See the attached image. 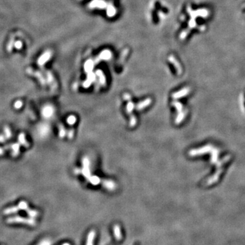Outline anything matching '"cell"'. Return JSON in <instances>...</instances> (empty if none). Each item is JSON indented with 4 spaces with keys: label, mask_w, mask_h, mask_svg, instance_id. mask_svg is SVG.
<instances>
[{
    "label": "cell",
    "mask_w": 245,
    "mask_h": 245,
    "mask_svg": "<svg viewBox=\"0 0 245 245\" xmlns=\"http://www.w3.org/2000/svg\"><path fill=\"white\" fill-rule=\"evenodd\" d=\"M74 129H70L68 132V138L72 140L74 137Z\"/></svg>",
    "instance_id": "f1b7e54d"
},
{
    "label": "cell",
    "mask_w": 245,
    "mask_h": 245,
    "mask_svg": "<svg viewBox=\"0 0 245 245\" xmlns=\"http://www.w3.org/2000/svg\"><path fill=\"white\" fill-rule=\"evenodd\" d=\"M172 105L176 107V108H177V110L179 112H181V110H182V107L183 106H182V105H181L180 103L178 102H172Z\"/></svg>",
    "instance_id": "484cf974"
},
{
    "label": "cell",
    "mask_w": 245,
    "mask_h": 245,
    "mask_svg": "<svg viewBox=\"0 0 245 245\" xmlns=\"http://www.w3.org/2000/svg\"><path fill=\"white\" fill-rule=\"evenodd\" d=\"M152 102V99L150 98H146L142 102H140L136 106H135V108L137 110H142L144 109L146 107L150 106V103Z\"/></svg>",
    "instance_id": "8992f818"
},
{
    "label": "cell",
    "mask_w": 245,
    "mask_h": 245,
    "mask_svg": "<svg viewBox=\"0 0 245 245\" xmlns=\"http://www.w3.org/2000/svg\"><path fill=\"white\" fill-rule=\"evenodd\" d=\"M189 92V89L185 88V89H183L181 91H178L175 93H174L172 95V97L174 99H178V98H180L181 97H183L184 95H186Z\"/></svg>",
    "instance_id": "4fadbf2b"
},
{
    "label": "cell",
    "mask_w": 245,
    "mask_h": 245,
    "mask_svg": "<svg viewBox=\"0 0 245 245\" xmlns=\"http://www.w3.org/2000/svg\"><path fill=\"white\" fill-rule=\"evenodd\" d=\"M170 61L172 62L173 64L175 65V67H176V68L177 69V70H178V72H179V73H180V71H181V69H180V65H179V64H178V63H177V61H176V59H174L173 57H170Z\"/></svg>",
    "instance_id": "d4e9b609"
},
{
    "label": "cell",
    "mask_w": 245,
    "mask_h": 245,
    "mask_svg": "<svg viewBox=\"0 0 245 245\" xmlns=\"http://www.w3.org/2000/svg\"><path fill=\"white\" fill-rule=\"evenodd\" d=\"M123 99L124 100H127V101L128 102L129 100H132V96H131V95H129V93H125L123 94Z\"/></svg>",
    "instance_id": "f546056e"
},
{
    "label": "cell",
    "mask_w": 245,
    "mask_h": 245,
    "mask_svg": "<svg viewBox=\"0 0 245 245\" xmlns=\"http://www.w3.org/2000/svg\"><path fill=\"white\" fill-rule=\"evenodd\" d=\"M4 133H5V136L6 137V139H10L11 137H12V132L11 129H10V127L8 126H5L4 128Z\"/></svg>",
    "instance_id": "44dd1931"
},
{
    "label": "cell",
    "mask_w": 245,
    "mask_h": 245,
    "mask_svg": "<svg viewBox=\"0 0 245 245\" xmlns=\"http://www.w3.org/2000/svg\"><path fill=\"white\" fill-rule=\"evenodd\" d=\"M74 172H75V173H76V174H78L81 173V170H80V169H76V170H74Z\"/></svg>",
    "instance_id": "d6a6232c"
},
{
    "label": "cell",
    "mask_w": 245,
    "mask_h": 245,
    "mask_svg": "<svg viewBox=\"0 0 245 245\" xmlns=\"http://www.w3.org/2000/svg\"><path fill=\"white\" fill-rule=\"evenodd\" d=\"M59 137H61V138H63V137L65 136L66 130H65V128L64 127V126H63L62 124L59 125Z\"/></svg>",
    "instance_id": "d6986e66"
},
{
    "label": "cell",
    "mask_w": 245,
    "mask_h": 245,
    "mask_svg": "<svg viewBox=\"0 0 245 245\" xmlns=\"http://www.w3.org/2000/svg\"><path fill=\"white\" fill-rule=\"evenodd\" d=\"M51 57V53L47 52L44 55H43L41 57H40L38 60V63L40 65H42L43 64H44V63L48 61V60Z\"/></svg>",
    "instance_id": "5bb4252c"
},
{
    "label": "cell",
    "mask_w": 245,
    "mask_h": 245,
    "mask_svg": "<svg viewBox=\"0 0 245 245\" xmlns=\"http://www.w3.org/2000/svg\"><path fill=\"white\" fill-rule=\"evenodd\" d=\"M76 122V116L74 115H70L68 117V119H67V123L70 125H73L74 124H75Z\"/></svg>",
    "instance_id": "cb8c5ba5"
},
{
    "label": "cell",
    "mask_w": 245,
    "mask_h": 245,
    "mask_svg": "<svg viewBox=\"0 0 245 245\" xmlns=\"http://www.w3.org/2000/svg\"><path fill=\"white\" fill-rule=\"evenodd\" d=\"M113 234H114V237L115 238V239L117 241L121 240L123 238L122 235V231H121V228H120L119 225H115L113 227Z\"/></svg>",
    "instance_id": "52a82bcc"
},
{
    "label": "cell",
    "mask_w": 245,
    "mask_h": 245,
    "mask_svg": "<svg viewBox=\"0 0 245 245\" xmlns=\"http://www.w3.org/2000/svg\"><path fill=\"white\" fill-rule=\"evenodd\" d=\"M96 74L99 76V83L101 84L102 86H106V77L103 74V72L101 71V70H97L96 72Z\"/></svg>",
    "instance_id": "9a60e30c"
},
{
    "label": "cell",
    "mask_w": 245,
    "mask_h": 245,
    "mask_svg": "<svg viewBox=\"0 0 245 245\" xmlns=\"http://www.w3.org/2000/svg\"><path fill=\"white\" fill-rule=\"evenodd\" d=\"M101 180H102L99 179V177L97 176H91L89 178V179L88 180L89 182L91 184H92L93 185H97V184H99L100 183H101Z\"/></svg>",
    "instance_id": "ac0fdd59"
},
{
    "label": "cell",
    "mask_w": 245,
    "mask_h": 245,
    "mask_svg": "<svg viewBox=\"0 0 245 245\" xmlns=\"http://www.w3.org/2000/svg\"><path fill=\"white\" fill-rule=\"evenodd\" d=\"M19 206H11V207H8L7 209H6L3 211V213L4 214H15V213H17L19 211Z\"/></svg>",
    "instance_id": "8fae6325"
},
{
    "label": "cell",
    "mask_w": 245,
    "mask_h": 245,
    "mask_svg": "<svg viewBox=\"0 0 245 245\" xmlns=\"http://www.w3.org/2000/svg\"><path fill=\"white\" fill-rule=\"evenodd\" d=\"M18 140H19V142H20V144H22L23 146H24L25 148H29V144L26 140L25 133H20L19 135V137H18Z\"/></svg>",
    "instance_id": "7c38bea8"
},
{
    "label": "cell",
    "mask_w": 245,
    "mask_h": 245,
    "mask_svg": "<svg viewBox=\"0 0 245 245\" xmlns=\"http://www.w3.org/2000/svg\"><path fill=\"white\" fill-rule=\"evenodd\" d=\"M62 245H71V244H70L68 243H63Z\"/></svg>",
    "instance_id": "836d02e7"
},
{
    "label": "cell",
    "mask_w": 245,
    "mask_h": 245,
    "mask_svg": "<svg viewBox=\"0 0 245 245\" xmlns=\"http://www.w3.org/2000/svg\"><path fill=\"white\" fill-rule=\"evenodd\" d=\"M53 112H54V109L51 106H47L42 110V115L44 117H46V118L51 117L53 115Z\"/></svg>",
    "instance_id": "9c48e42d"
},
{
    "label": "cell",
    "mask_w": 245,
    "mask_h": 245,
    "mask_svg": "<svg viewBox=\"0 0 245 245\" xmlns=\"http://www.w3.org/2000/svg\"><path fill=\"white\" fill-rule=\"evenodd\" d=\"M93 68V63H92V61H89L85 63V71L87 72H90L91 71Z\"/></svg>",
    "instance_id": "603a6c76"
},
{
    "label": "cell",
    "mask_w": 245,
    "mask_h": 245,
    "mask_svg": "<svg viewBox=\"0 0 245 245\" xmlns=\"http://www.w3.org/2000/svg\"><path fill=\"white\" fill-rule=\"evenodd\" d=\"M6 140H7V139H6V137L5 136L0 135V142H2V143L5 142Z\"/></svg>",
    "instance_id": "4dcf8cb0"
},
{
    "label": "cell",
    "mask_w": 245,
    "mask_h": 245,
    "mask_svg": "<svg viewBox=\"0 0 245 245\" xmlns=\"http://www.w3.org/2000/svg\"><path fill=\"white\" fill-rule=\"evenodd\" d=\"M38 245H52V241L49 239H44L40 242Z\"/></svg>",
    "instance_id": "4316f807"
},
{
    "label": "cell",
    "mask_w": 245,
    "mask_h": 245,
    "mask_svg": "<svg viewBox=\"0 0 245 245\" xmlns=\"http://www.w3.org/2000/svg\"><path fill=\"white\" fill-rule=\"evenodd\" d=\"M134 108H135V105H134L133 102H132V100H129V101H128V103H127V106H126V112H127V113L128 114L129 116L132 115H133L132 112H133V110Z\"/></svg>",
    "instance_id": "2e32d148"
},
{
    "label": "cell",
    "mask_w": 245,
    "mask_h": 245,
    "mask_svg": "<svg viewBox=\"0 0 245 245\" xmlns=\"http://www.w3.org/2000/svg\"><path fill=\"white\" fill-rule=\"evenodd\" d=\"M22 106H23V102L21 101V100H18V101L15 102V104H14V107L16 109L21 108Z\"/></svg>",
    "instance_id": "83f0119b"
},
{
    "label": "cell",
    "mask_w": 245,
    "mask_h": 245,
    "mask_svg": "<svg viewBox=\"0 0 245 245\" xmlns=\"http://www.w3.org/2000/svg\"><path fill=\"white\" fill-rule=\"evenodd\" d=\"M101 183L102 186L108 191H115L116 188V184L112 180L102 179Z\"/></svg>",
    "instance_id": "277c9868"
},
{
    "label": "cell",
    "mask_w": 245,
    "mask_h": 245,
    "mask_svg": "<svg viewBox=\"0 0 245 245\" xmlns=\"http://www.w3.org/2000/svg\"><path fill=\"white\" fill-rule=\"evenodd\" d=\"M6 222L9 224H14V223H21L25 224L27 226H36V221L33 218H26L24 217L21 216H14L8 218L6 219Z\"/></svg>",
    "instance_id": "6da1fadb"
},
{
    "label": "cell",
    "mask_w": 245,
    "mask_h": 245,
    "mask_svg": "<svg viewBox=\"0 0 245 245\" xmlns=\"http://www.w3.org/2000/svg\"><path fill=\"white\" fill-rule=\"evenodd\" d=\"M46 77H47V82H48L50 86L51 87V89L53 91H55L57 89V82L55 81V80L53 77V75L50 72H46Z\"/></svg>",
    "instance_id": "5b68a950"
},
{
    "label": "cell",
    "mask_w": 245,
    "mask_h": 245,
    "mask_svg": "<svg viewBox=\"0 0 245 245\" xmlns=\"http://www.w3.org/2000/svg\"><path fill=\"white\" fill-rule=\"evenodd\" d=\"M25 211L27 212V214H28V216L30 218H33V219H36V218L38 217L39 215V212L38 210L30 209L29 208Z\"/></svg>",
    "instance_id": "e0dca14e"
},
{
    "label": "cell",
    "mask_w": 245,
    "mask_h": 245,
    "mask_svg": "<svg viewBox=\"0 0 245 245\" xmlns=\"http://www.w3.org/2000/svg\"><path fill=\"white\" fill-rule=\"evenodd\" d=\"M19 209L20 210H27L29 209V205L25 201H21L19 203V205H18Z\"/></svg>",
    "instance_id": "ffe728a7"
},
{
    "label": "cell",
    "mask_w": 245,
    "mask_h": 245,
    "mask_svg": "<svg viewBox=\"0 0 245 245\" xmlns=\"http://www.w3.org/2000/svg\"><path fill=\"white\" fill-rule=\"evenodd\" d=\"M130 116V120H129V127H133L136 125L137 124V119L136 117L134 116L133 115L129 116Z\"/></svg>",
    "instance_id": "7402d4cb"
},
{
    "label": "cell",
    "mask_w": 245,
    "mask_h": 245,
    "mask_svg": "<svg viewBox=\"0 0 245 245\" xmlns=\"http://www.w3.org/2000/svg\"><path fill=\"white\" fill-rule=\"evenodd\" d=\"M81 174L85 177V179L87 180L91 176L90 170V162L89 159H87V157H85L82 159V168L81 170Z\"/></svg>",
    "instance_id": "7a4b0ae2"
},
{
    "label": "cell",
    "mask_w": 245,
    "mask_h": 245,
    "mask_svg": "<svg viewBox=\"0 0 245 245\" xmlns=\"http://www.w3.org/2000/svg\"><path fill=\"white\" fill-rule=\"evenodd\" d=\"M95 236H96L95 231H94V230L90 231L87 236L85 245H94V242H95Z\"/></svg>",
    "instance_id": "ba28073f"
},
{
    "label": "cell",
    "mask_w": 245,
    "mask_h": 245,
    "mask_svg": "<svg viewBox=\"0 0 245 245\" xmlns=\"http://www.w3.org/2000/svg\"><path fill=\"white\" fill-rule=\"evenodd\" d=\"M27 72L30 75H32V76H34L35 77H36L38 79V80L40 81V84H41L42 85L44 86L46 85V81L44 78V77L42 76V74L40 72L38 71H36V70H33L32 69H28L27 70Z\"/></svg>",
    "instance_id": "3957f363"
},
{
    "label": "cell",
    "mask_w": 245,
    "mask_h": 245,
    "mask_svg": "<svg viewBox=\"0 0 245 245\" xmlns=\"http://www.w3.org/2000/svg\"><path fill=\"white\" fill-rule=\"evenodd\" d=\"M5 150H5L4 148H2V147H0V155H3V154L4 153Z\"/></svg>",
    "instance_id": "1f68e13d"
},
{
    "label": "cell",
    "mask_w": 245,
    "mask_h": 245,
    "mask_svg": "<svg viewBox=\"0 0 245 245\" xmlns=\"http://www.w3.org/2000/svg\"><path fill=\"white\" fill-rule=\"evenodd\" d=\"M11 148L10 149L12 150V155L13 157H17L20 153V145L18 143H15L10 145Z\"/></svg>",
    "instance_id": "30bf717a"
}]
</instances>
